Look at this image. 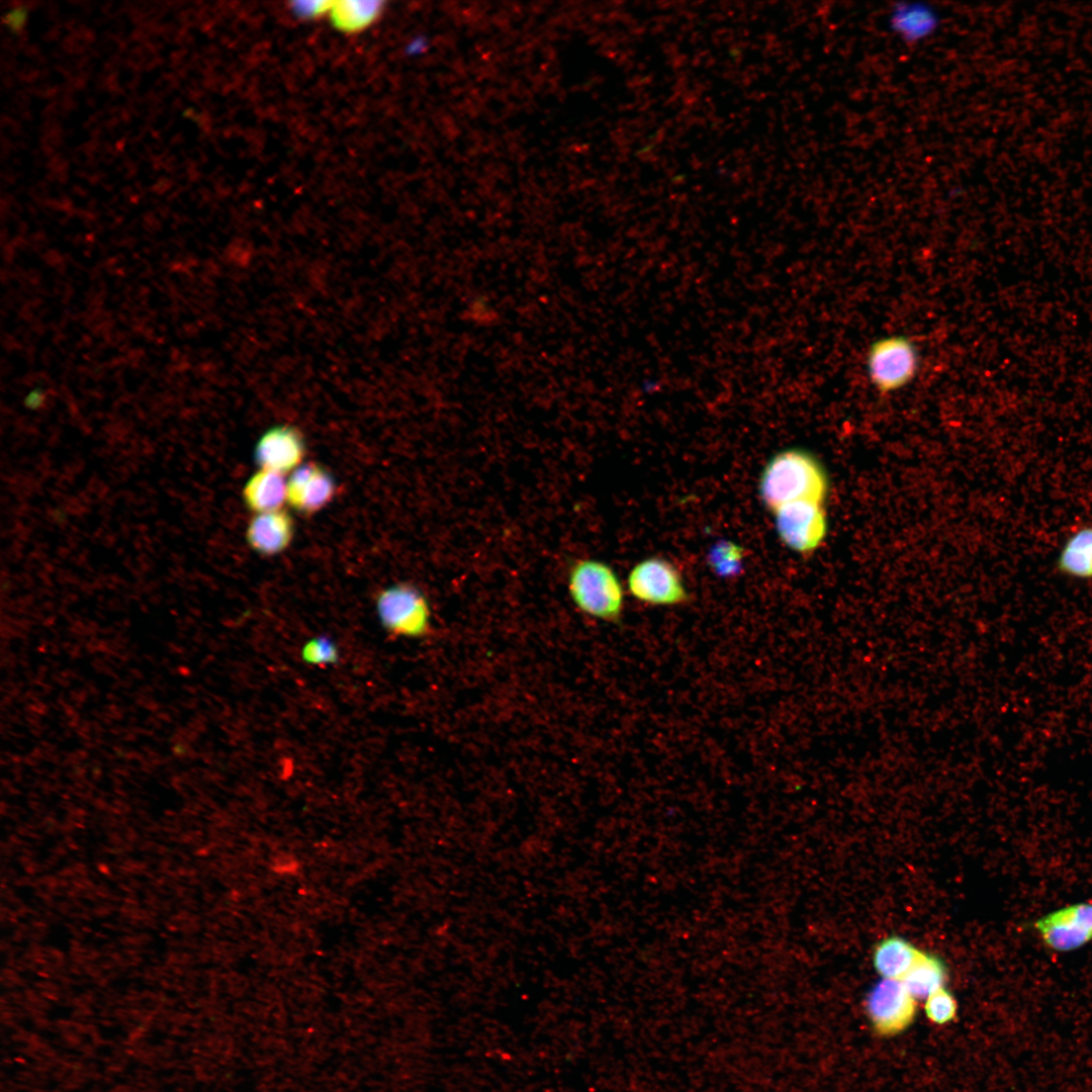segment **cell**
Returning a JSON list of instances; mask_svg holds the SVG:
<instances>
[{
    "instance_id": "5bb4252c",
    "label": "cell",
    "mask_w": 1092,
    "mask_h": 1092,
    "mask_svg": "<svg viewBox=\"0 0 1092 1092\" xmlns=\"http://www.w3.org/2000/svg\"><path fill=\"white\" fill-rule=\"evenodd\" d=\"M1057 568L1069 577L1092 579V526H1084L1071 534L1061 547Z\"/></svg>"
},
{
    "instance_id": "6da1fadb",
    "label": "cell",
    "mask_w": 1092,
    "mask_h": 1092,
    "mask_svg": "<svg viewBox=\"0 0 1092 1092\" xmlns=\"http://www.w3.org/2000/svg\"><path fill=\"white\" fill-rule=\"evenodd\" d=\"M828 477L823 465L803 449H787L776 454L763 468L759 480L762 504L775 512L799 500L824 503Z\"/></svg>"
},
{
    "instance_id": "d6986e66",
    "label": "cell",
    "mask_w": 1092,
    "mask_h": 1092,
    "mask_svg": "<svg viewBox=\"0 0 1092 1092\" xmlns=\"http://www.w3.org/2000/svg\"><path fill=\"white\" fill-rule=\"evenodd\" d=\"M299 655L307 665L327 667L339 661L340 650L334 639L322 634L307 639L302 644Z\"/></svg>"
},
{
    "instance_id": "3957f363",
    "label": "cell",
    "mask_w": 1092,
    "mask_h": 1092,
    "mask_svg": "<svg viewBox=\"0 0 1092 1092\" xmlns=\"http://www.w3.org/2000/svg\"><path fill=\"white\" fill-rule=\"evenodd\" d=\"M920 351L915 341L904 334H891L874 340L866 353V373L873 387L883 394L908 386L920 368Z\"/></svg>"
},
{
    "instance_id": "52a82bcc",
    "label": "cell",
    "mask_w": 1092,
    "mask_h": 1092,
    "mask_svg": "<svg viewBox=\"0 0 1092 1092\" xmlns=\"http://www.w3.org/2000/svg\"><path fill=\"white\" fill-rule=\"evenodd\" d=\"M824 503L799 500L786 504L774 513L779 537L790 549L801 554L816 550L827 533Z\"/></svg>"
},
{
    "instance_id": "7402d4cb",
    "label": "cell",
    "mask_w": 1092,
    "mask_h": 1092,
    "mask_svg": "<svg viewBox=\"0 0 1092 1092\" xmlns=\"http://www.w3.org/2000/svg\"><path fill=\"white\" fill-rule=\"evenodd\" d=\"M331 1H300L292 4L294 13L303 18L327 16Z\"/></svg>"
},
{
    "instance_id": "2e32d148",
    "label": "cell",
    "mask_w": 1092,
    "mask_h": 1092,
    "mask_svg": "<svg viewBox=\"0 0 1092 1092\" xmlns=\"http://www.w3.org/2000/svg\"><path fill=\"white\" fill-rule=\"evenodd\" d=\"M945 979L946 967L941 959L921 952L901 981L915 999H926L931 993L943 987Z\"/></svg>"
},
{
    "instance_id": "4fadbf2b",
    "label": "cell",
    "mask_w": 1092,
    "mask_h": 1092,
    "mask_svg": "<svg viewBox=\"0 0 1092 1092\" xmlns=\"http://www.w3.org/2000/svg\"><path fill=\"white\" fill-rule=\"evenodd\" d=\"M243 499L256 514L281 510L287 502V481L282 474L260 469L246 482Z\"/></svg>"
},
{
    "instance_id": "e0dca14e",
    "label": "cell",
    "mask_w": 1092,
    "mask_h": 1092,
    "mask_svg": "<svg viewBox=\"0 0 1092 1092\" xmlns=\"http://www.w3.org/2000/svg\"><path fill=\"white\" fill-rule=\"evenodd\" d=\"M379 1H331L327 17L343 32H357L374 23L382 11Z\"/></svg>"
},
{
    "instance_id": "9a60e30c",
    "label": "cell",
    "mask_w": 1092,
    "mask_h": 1092,
    "mask_svg": "<svg viewBox=\"0 0 1092 1092\" xmlns=\"http://www.w3.org/2000/svg\"><path fill=\"white\" fill-rule=\"evenodd\" d=\"M921 952L907 939L890 936L876 945L873 954L874 967L884 979L901 980Z\"/></svg>"
},
{
    "instance_id": "603a6c76",
    "label": "cell",
    "mask_w": 1092,
    "mask_h": 1092,
    "mask_svg": "<svg viewBox=\"0 0 1092 1092\" xmlns=\"http://www.w3.org/2000/svg\"><path fill=\"white\" fill-rule=\"evenodd\" d=\"M25 18L26 9L24 7H15L5 16L6 24L12 30H18L23 25Z\"/></svg>"
},
{
    "instance_id": "8fae6325",
    "label": "cell",
    "mask_w": 1092,
    "mask_h": 1092,
    "mask_svg": "<svg viewBox=\"0 0 1092 1092\" xmlns=\"http://www.w3.org/2000/svg\"><path fill=\"white\" fill-rule=\"evenodd\" d=\"M941 23L936 7L922 1H901L889 10L887 25L899 39L916 44L932 36Z\"/></svg>"
},
{
    "instance_id": "8992f818",
    "label": "cell",
    "mask_w": 1092,
    "mask_h": 1092,
    "mask_svg": "<svg viewBox=\"0 0 1092 1092\" xmlns=\"http://www.w3.org/2000/svg\"><path fill=\"white\" fill-rule=\"evenodd\" d=\"M627 586L633 598L651 606H680L690 601L681 573L663 557L638 562L628 575Z\"/></svg>"
},
{
    "instance_id": "9c48e42d",
    "label": "cell",
    "mask_w": 1092,
    "mask_h": 1092,
    "mask_svg": "<svg viewBox=\"0 0 1092 1092\" xmlns=\"http://www.w3.org/2000/svg\"><path fill=\"white\" fill-rule=\"evenodd\" d=\"M337 486L332 474L320 464H301L287 480V503L304 515L314 514L329 505Z\"/></svg>"
},
{
    "instance_id": "44dd1931",
    "label": "cell",
    "mask_w": 1092,
    "mask_h": 1092,
    "mask_svg": "<svg viewBox=\"0 0 1092 1092\" xmlns=\"http://www.w3.org/2000/svg\"><path fill=\"white\" fill-rule=\"evenodd\" d=\"M957 1002L953 996L944 988L931 993L925 1002L927 1018L935 1024H945L957 1015Z\"/></svg>"
},
{
    "instance_id": "d4e9b609",
    "label": "cell",
    "mask_w": 1092,
    "mask_h": 1092,
    "mask_svg": "<svg viewBox=\"0 0 1092 1092\" xmlns=\"http://www.w3.org/2000/svg\"><path fill=\"white\" fill-rule=\"evenodd\" d=\"M166 966H167V967H170V966H172V965H166ZM152 967H157V966H152ZM159 967H163V966H159Z\"/></svg>"
},
{
    "instance_id": "ffe728a7",
    "label": "cell",
    "mask_w": 1092,
    "mask_h": 1092,
    "mask_svg": "<svg viewBox=\"0 0 1092 1092\" xmlns=\"http://www.w3.org/2000/svg\"><path fill=\"white\" fill-rule=\"evenodd\" d=\"M743 549L730 541L715 544L708 555L713 570L721 576H735L741 570Z\"/></svg>"
},
{
    "instance_id": "30bf717a",
    "label": "cell",
    "mask_w": 1092,
    "mask_h": 1092,
    "mask_svg": "<svg viewBox=\"0 0 1092 1092\" xmlns=\"http://www.w3.org/2000/svg\"><path fill=\"white\" fill-rule=\"evenodd\" d=\"M302 434L294 427L275 426L267 430L255 447V459L261 469L284 475L301 465L305 455Z\"/></svg>"
},
{
    "instance_id": "ac0fdd59",
    "label": "cell",
    "mask_w": 1092,
    "mask_h": 1092,
    "mask_svg": "<svg viewBox=\"0 0 1092 1092\" xmlns=\"http://www.w3.org/2000/svg\"><path fill=\"white\" fill-rule=\"evenodd\" d=\"M263 867L271 879L282 883H295L304 877L307 861L298 849L279 844L267 851Z\"/></svg>"
},
{
    "instance_id": "ba28073f",
    "label": "cell",
    "mask_w": 1092,
    "mask_h": 1092,
    "mask_svg": "<svg viewBox=\"0 0 1092 1092\" xmlns=\"http://www.w3.org/2000/svg\"><path fill=\"white\" fill-rule=\"evenodd\" d=\"M866 1011L878 1033L894 1035L912 1023L916 1013V999L901 980L884 979L869 992Z\"/></svg>"
},
{
    "instance_id": "7c38bea8",
    "label": "cell",
    "mask_w": 1092,
    "mask_h": 1092,
    "mask_svg": "<svg viewBox=\"0 0 1092 1092\" xmlns=\"http://www.w3.org/2000/svg\"><path fill=\"white\" fill-rule=\"evenodd\" d=\"M293 535V520L283 510L256 514L246 530L249 546L257 553L266 556L284 551L290 545Z\"/></svg>"
},
{
    "instance_id": "cb8c5ba5",
    "label": "cell",
    "mask_w": 1092,
    "mask_h": 1092,
    "mask_svg": "<svg viewBox=\"0 0 1092 1092\" xmlns=\"http://www.w3.org/2000/svg\"><path fill=\"white\" fill-rule=\"evenodd\" d=\"M41 397H42L41 392L37 391V390H34L26 397V403L33 406V404H35V401L36 400L39 401V399Z\"/></svg>"
},
{
    "instance_id": "277c9868",
    "label": "cell",
    "mask_w": 1092,
    "mask_h": 1092,
    "mask_svg": "<svg viewBox=\"0 0 1092 1092\" xmlns=\"http://www.w3.org/2000/svg\"><path fill=\"white\" fill-rule=\"evenodd\" d=\"M379 623L397 637L422 638L431 631V607L425 594L408 582L381 589L375 599Z\"/></svg>"
},
{
    "instance_id": "5b68a950",
    "label": "cell",
    "mask_w": 1092,
    "mask_h": 1092,
    "mask_svg": "<svg viewBox=\"0 0 1092 1092\" xmlns=\"http://www.w3.org/2000/svg\"><path fill=\"white\" fill-rule=\"evenodd\" d=\"M1031 928L1055 953L1077 951L1092 942V902H1075L1035 918Z\"/></svg>"
},
{
    "instance_id": "7a4b0ae2",
    "label": "cell",
    "mask_w": 1092,
    "mask_h": 1092,
    "mask_svg": "<svg viewBox=\"0 0 1092 1092\" xmlns=\"http://www.w3.org/2000/svg\"><path fill=\"white\" fill-rule=\"evenodd\" d=\"M571 601L583 614L617 623L624 612V589L614 569L604 561L584 558L575 561L567 577Z\"/></svg>"
}]
</instances>
